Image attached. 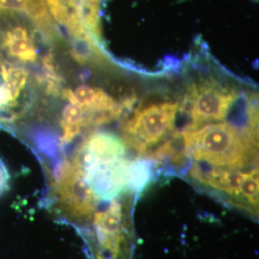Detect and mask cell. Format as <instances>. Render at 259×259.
Wrapping results in <instances>:
<instances>
[{
    "instance_id": "1",
    "label": "cell",
    "mask_w": 259,
    "mask_h": 259,
    "mask_svg": "<svg viewBox=\"0 0 259 259\" xmlns=\"http://www.w3.org/2000/svg\"><path fill=\"white\" fill-rule=\"evenodd\" d=\"M185 150L195 159L229 169L245 166L254 151L255 141L229 123H210L185 131Z\"/></svg>"
},
{
    "instance_id": "2",
    "label": "cell",
    "mask_w": 259,
    "mask_h": 259,
    "mask_svg": "<svg viewBox=\"0 0 259 259\" xmlns=\"http://www.w3.org/2000/svg\"><path fill=\"white\" fill-rule=\"evenodd\" d=\"M178 110V103L162 102L135 111L124 126L126 142L139 152H145L173 129Z\"/></svg>"
},
{
    "instance_id": "3",
    "label": "cell",
    "mask_w": 259,
    "mask_h": 259,
    "mask_svg": "<svg viewBox=\"0 0 259 259\" xmlns=\"http://www.w3.org/2000/svg\"><path fill=\"white\" fill-rule=\"evenodd\" d=\"M238 98V93L214 80L192 83L187 90L185 103L192 123L187 131L204 123L223 120Z\"/></svg>"
},
{
    "instance_id": "4",
    "label": "cell",
    "mask_w": 259,
    "mask_h": 259,
    "mask_svg": "<svg viewBox=\"0 0 259 259\" xmlns=\"http://www.w3.org/2000/svg\"><path fill=\"white\" fill-rule=\"evenodd\" d=\"M55 192L61 204L76 217L93 214L97 199L83 178V171L73 163L65 162L56 176Z\"/></svg>"
},
{
    "instance_id": "5",
    "label": "cell",
    "mask_w": 259,
    "mask_h": 259,
    "mask_svg": "<svg viewBox=\"0 0 259 259\" xmlns=\"http://www.w3.org/2000/svg\"><path fill=\"white\" fill-rule=\"evenodd\" d=\"M130 161L123 157L113 161H96L81 167L83 178L97 200L110 201L127 187Z\"/></svg>"
},
{
    "instance_id": "6",
    "label": "cell",
    "mask_w": 259,
    "mask_h": 259,
    "mask_svg": "<svg viewBox=\"0 0 259 259\" xmlns=\"http://www.w3.org/2000/svg\"><path fill=\"white\" fill-rule=\"evenodd\" d=\"M125 151L124 142L117 137L97 133L83 142L72 163L81 168L96 161H113L122 158Z\"/></svg>"
},
{
    "instance_id": "7",
    "label": "cell",
    "mask_w": 259,
    "mask_h": 259,
    "mask_svg": "<svg viewBox=\"0 0 259 259\" xmlns=\"http://www.w3.org/2000/svg\"><path fill=\"white\" fill-rule=\"evenodd\" d=\"M121 222L122 206L116 200H111V205L107 210L94 215V226L98 240L105 250L116 256L122 239Z\"/></svg>"
},
{
    "instance_id": "8",
    "label": "cell",
    "mask_w": 259,
    "mask_h": 259,
    "mask_svg": "<svg viewBox=\"0 0 259 259\" xmlns=\"http://www.w3.org/2000/svg\"><path fill=\"white\" fill-rule=\"evenodd\" d=\"M191 176L204 185L215 189L227 192L228 194L239 196V186L244 173L234 169L223 167H204L202 164H195L190 171Z\"/></svg>"
},
{
    "instance_id": "9",
    "label": "cell",
    "mask_w": 259,
    "mask_h": 259,
    "mask_svg": "<svg viewBox=\"0 0 259 259\" xmlns=\"http://www.w3.org/2000/svg\"><path fill=\"white\" fill-rule=\"evenodd\" d=\"M4 42L11 55L25 62L36 60L37 51L25 28H12L7 32Z\"/></svg>"
},
{
    "instance_id": "10",
    "label": "cell",
    "mask_w": 259,
    "mask_h": 259,
    "mask_svg": "<svg viewBox=\"0 0 259 259\" xmlns=\"http://www.w3.org/2000/svg\"><path fill=\"white\" fill-rule=\"evenodd\" d=\"M151 169L147 161L137 160L130 162L127 174V187L141 191L151 179Z\"/></svg>"
},
{
    "instance_id": "11",
    "label": "cell",
    "mask_w": 259,
    "mask_h": 259,
    "mask_svg": "<svg viewBox=\"0 0 259 259\" xmlns=\"http://www.w3.org/2000/svg\"><path fill=\"white\" fill-rule=\"evenodd\" d=\"M1 75L4 79L5 85L8 89L13 100L15 101L16 98L19 96L20 91L25 85L27 80V72L25 69L20 67H1Z\"/></svg>"
},
{
    "instance_id": "12",
    "label": "cell",
    "mask_w": 259,
    "mask_h": 259,
    "mask_svg": "<svg viewBox=\"0 0 259 259\" xmlns=\"http://www.w3.org/2000/svg\"><path fill=\"white\" fill-rule=\"evenodd\" d=\"M258 173L257 170L250 173H244L240 186L239 195L248 200L253 206L258 205Z\"/></svg>"
},
{
    "instance_id": "13",
    "label": "cell",
    "mask_w": 259,
    "mask_h": 259,
    "mask_svg": "<svg viewBox=\"0 0 259 259\" xmlns=\"http://www.w3.org/2000/svg\"><path fill=\"white\" fill-rule=\"evenodd\" d=\"M7 172L4 166L0 162V193L7 188Z\"/></svg>"
},
{
    "instance_id": "14",
    "label": "cell",
    "mask_w": 259,
    "mask_h": 259,
    "mask_svg": "<svg viewBox=\"0 0 259 259\" xmlns=\"http://www.w3.org/2000/svg\"><path fill=\"white\" fill-rule=\"evenodd\" d=\"M110 254H105V253H99L98 254V259H116V255L112 254L109 252Z\"/></svg>"
}]
</instances>
